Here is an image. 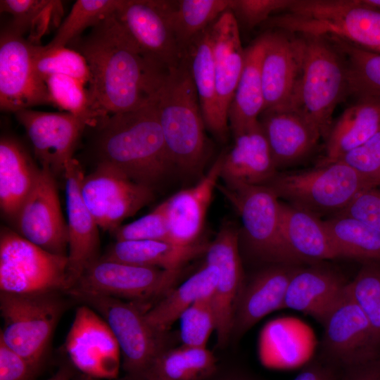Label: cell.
Segmentation results:
<instances>
[{
  "instance_id": "f1b7e54d",
  "label": "cell",
  "mask_w": 380,
  "mask_h": 380,
  "mask_svg": "<svg viewBox=\"0 0 380 380\" xmlns=\"http://www.w3.org/2000/svg\"><path fill=\"white\" fill-rule=\"evenodd\" d=\"M281 232L298 262H317L339 258L324 220L305 210L281 202Z\"/></svg>"
},
{
  "instance_id": "277c9868",
  "label": "cell",
  "mask_w": 380,
  "mask_h": 380,
  "mask_svg": "<svg viewBox=\"0 0 380 380\" xmlns=\"http://www.w3.org/2000/svg\"><path fill=\"white\" fill-rule=\"evenodd\" d=\"M266 25L300 35L337 38L369 51L380 47V12L360 0H292Z\"/></svg>"
},
{
  "instance_id": "7dc6e473",
  "label": "cell",
  "mask_w": 380,
  "mask_h": 380,
  "mask_svg": "<svg viewBox=\"0 0 380 380\" xmlns=\"http://www.w3.org/2000/svg\"><path fill=\"white\" fill-rule=\"evenodd\" d=\"M292 0H231L229 10L248 27L253 28L270 19L272 13L287 11Z\"/></svg>"
},
{
  "instance_id": "4316f807",
  "label": "cell",
  "mask_w": 380,
  "mask_h": 380,
  "mask_svg": "<svg viewBox=\"0 0 380 380\" xmlns=\"http://www.w3.org/2000/svg\"><path fill=\"white\" fill-rule=\"evenodd\" d=\"M298 267L282 264L258 273L239 296L234 319L233 331H247L268 314L284 308L289 281Z\"/></svg>"
},
{
  "instance_id": "60d3db41",
  "label": "cell",
  "mask_w": 380,
  "mask_h": 380,
  "mask_svg": "<svg viewBox=\"0 0 380 380\" xmlns=\"http://www.w3.org/2000/svg\"><path fill=\"white\" fill-rule=\"evenodd\" d=\"M51 104L75 115L90 120L91 127L97 118L91 110L87 88L80 81L65 75H52L44 80Z\"/></svg>"
},
{
  "instance_id": "52a82bcc",
  "label": "cell",
  "mask_w": 380,
  "mask_h": 380,
  "mask_svg": "<svg viewBox=\"0 0 380 380\" xmlns=\"http://www.w3.org/2000/svg\"><path fill=\"white\" fill-rule=\"evenodd\" d=\"M65 294L0 292V341L40 369L55 329L70 303Z\"/></svg>"
},
{
  "instance_id": "9f6ffc18",
  "label": "cell",
  "mask_w": 380,
  "mask_h": 380,
  "mask_svg": "<svg viewBox=\"0 0 380 380\" xmlns=\"http://www.w3.org/2000/svg\"><path fill=\"white\" fill-rule=\"evenodd\" d=\"M115 380H133V379H131L130 377H129V376H125V377H124V378L117 379H115Z\"/></svg>"
},
{
  "instance_id": "4fadbf2b",
  "label": "cell",
  "mask_w": 380,
  "mask_h": 380,
  "mask_svg": "<svg viewBox=\"0 0 380 380\" xmlns=\"http://www.w3.org/2000/svg\"><path fill=\"white\" fill-rule=\"evenodd\" d=\"M175 1L123 0L115 14L151 61L169 69L184 60L172 27Z\"/></svg>"
},
{
  "instance_id": "2e32d148",
  "label": "cell",
  "mask_w": 380,
  "mask_h": 380,
  "mask_svg": "<svg viewBox=\"0 0 380 380\" xmlns=\"http://www.w3.org/2000/svg\"><path fill=\"white\" fill-rule=\"evenodd\" d=\"M72 363L84 373L97 378L115 379L119 372V344L104 319L82 304L76 310L65 341Z\"/></svg>"
},
{
  "instance_id": "ba28073f",
  "label": "cell",
  "mask_w": 380,
  "mask_h": 380,
  "mask_svg": "<svg viewBox=\"0 0 380 380\" xmlns=\"http://www.w3.org/2000/svg\"><path fill=\"white\" fill-rule=\"evenodd\" d=\"M66 294L99 313L107 322L120 348L127 376L139 380L165 350L163 334L147 321V310L138 303L90 293L69 291Z\"/></svg>"
},
{
  "instance_id": "9a60e30c",
  "label": "cell",
  "mask_w": 380,
  "mask_h": 380,
  "mask_svg": "<svg viewBox=\"0 0 380 380\" xmlns=\"http://www.w3.org/2000/svg\"><path fill=\"white\" fill-rule=\"evenodd\" d=\"M18 234L51 253L68 256V229L58 195L56 177L41 168L35 184L14 221Z\"/></svg>"
},
{
  "instance_id": "4dcf8cb0",
  "label": "cell",
  "mask_w": 380,
  "mask_h": 380,
  "mask_svg": "<svg viewBox=\"0 0 380 380\" xmlns=\"http://www.w3.org/2000/svg\"><path fill=\"white\" fill-rule=\"evenodd\" d=\"M210 26L192 41L184 58L187 61L197 91L205 128L224 142L229 127L222 122L217 108Z\"/></svg>"
},
{
  "instance_id": "9c48e42d",
  "label": "cell",
  "mask_w": 380,
  "mask_h": 380,
  "mask_svg": "<svg viewBox=\"0 0 380 380\" xmlns=\"http://www.w3.org/2000/svg\"><path fill=\"white\" fill-rule=\"evenodd\" d=\"M71 288L68 256L48 252L9 228L1 229L0 292L66 293Z\"/></svg>"
},
{
  "instance_id": "f907efd6",
  "label": "cell",
  "mask_w": 380,
  "mask_h": 380,
  "mask_svg": "<svg viewBox=\"0 0 380 380\" xmlns=\"http://www.w3.org/2000/svg\"><path fill=\"white\" fill-rule=\"evenodd\" d=\"M191 368L201 377L207 378L216 369V358L206 346L179 347Z\"/></svg>"
},
{
  "instance_id": "74e56055",
  "label": "cell",
  "mask_w": 380,
  "mask_h": 380,
  "mask_svg": "<svg viewBox=\"0 0 380 380\" xmlns=\"http://www.w3.org/2000/svg\"><path fill=\"white\" fill-rule=\"evenodd\" d=\"M343 53L348 67V94L358 100L380 102V53L331 38Z\"/></svg>"
},
{
  "instance_id": "d4e9b609",
  "label": "cell",
  "mask_w": 380,
  "mask_h": 380,
  "mask_svg": "<svg viewBox=\"0 0 380 380\" xmlns=\"http://www.w3.org/2000/svg\"><path fill=\"white\" fill-rule=\"evenodd\" d=\"M215 63L217 108L227 126L228 111L245 61L238 20L228 10L210 26Z\"/></svg>"
},
{
  "instance_id": "11a10c76",
  "label": "cell",
  "mask_w": 380,
  "mask_h": 380,
  "mask_svg": "<svg viewBox=\"0 0 380 380\" xmlns=\"http://www.w3.org/2000/svg\"><path fill=\"white\" fill-rule=\"evenodd\" d=\"M360 1L363 5L380 12V0H360Z\"/></svg>"
},
{
  "instance_id": "3957f363",
  "label": "cell",
  "mask_w": 380,
  "mask_h": 380,
  "mask_svg": "<svg viewBox=\"0 0 380 380\" xmlns=\"http://www.w3.org/2000/svg\"><path fill=\"white\" fill-rule=\"evenodd\" d=\"M153 101L175 170L186 175L201 172L208 154L205 126L185 58L170 70Z\"/></svg>"
},
{
  "instance_id": "ac0fdd59",
  "label": "cell",
  "mask_w": 380,
  "mask_h": 380,
  "mask_svg": "<svg viewBox=\"0 0 380 380\" xmlns=\"http://www.w3.org/2000/svg\"><path fill=\"white\" fill-rule=\"evenodd\" d=\"M263 36L265 49L261 64L263 111L291 108L302 74L303 37L281 30L266 32Z\"/></svg>"
},
{
  "instance_id": "e575fe53",
  "label": "cell",
  "mask_w": 380,
  "mask_h": 380,
  "mask_svg": "<svg viewBox=\"0 0 380 380\" xmlns=\"http://www.w3.org/2000/svg\"><path fill=\"white\" fill-rule=\"evenodd\" d=\"M201 248L200 246L182 247L163 241H115L101 258L138 266L180 270Z\"/></svg>"
},
{
  "instance_id": "f35d334b",
  "label": "cell",
  "mask_w": 380,
  "mask_h": 380,
  "mask_svg": "<svg viewBox=\"0 0 380 380\" xmlns=\"http://www.w3.org/2000/svg\"><path fill=\"white\" fill-rule=\"evenodd\" d=\"M123 0H77L61 22L54 37L47 47L67 46L82 36L87 28H92L116 13Z\"/></svg>"
},
{
  "instance_id": "ee69618b",
  "label": "cell",
  "mask_w": 380,
  "mask_h": 380,
  "mask_svg": "<svg viewBox=\"0 0 380 380\" xmlns=\"http://www.w3.org/2000/svg\"><path fill=\"white\" fill-rule=\"evenodd\" d=\"M111 233L116 241L151 240L171 243L167 200L150 213L129 224L120 225Z\"/></svg>"
},
{
  "instance_id": "7402d4cb",
  "label": "cell",
  "mask_w": 380,
  "mask_h": 380,
  "mask_svg": "<svg viewBox=\"0 0 380 380\" xmlns=\"http://www.w3.org/2000/svg\"><path fill=\"white\" fill-rule=\"evenodd\" d=\"M317 346L312 327L295 317H281L267 322L258 341L260 362L266 368L288 370L299 368L312 357Z\"/></svg>"
},
{
  "instance_id": "7c38bea8",
  "label": "cell",
  "mask_w": 380,
  "mask_h": 380,
  "mask_svg": "<svg viewBox=\"0 0 380 380\" xmlns=\"http://www.w3.org/2000/svg\"><path fill=\"white\" fill-rule=\"evenodd\" d=\"M81 194L98 226L112 232L152 201L154 189L132 181L111 165L99 163L83 177Z\"/></svg>"
},
{
  "instance_id": "7a4b0ae2",
  "label": "cell",
  "mask_w": 380,
  "mask_h": 380,
  "mask_svg": "<svg viewBox=\"0 0 380 380\" xmlns=\"http://www.w3.org/2000/svg\"><path fill=\"white\" fill-rule=\"evenodd\" d=\"M91 127L98 163L115 167L132 181L155 189L175 170L153 101L104 117Z\"/></svg>"
},
{
  "instance_id": "c3c4849f",
  "label": "cell",
  "mask_w": 380,
  "mask_h": 380,
  "mask_svg": "<svg viewBox=\"0 0 380 380\" xmlns=\"http://www.w3.org/2000/svg\"><path fill=\"white\" fill-rule=\"evenodd\" d=\"M338 213L355 217L380 232V186L362 191Z\"/></svg>"
},
{
  "instance_id": "bcb514c9",
  "label": "cell",
  "mask_w": 380,
  "mask_h": 380,
  "mask_svg": "<svg viewBox=\"0 0 380 380\" xmlns=\"http://www.w3.org/2000/svg\"><path fill=\"white\" fill-rule=\"evenodd\" d=\"M340 160L354 168L376 187L380 186V130Z\"/></svg>"
},
{
  "instance_id": "6da1fadb",
  "label": "cell",
  "mask_w": 380,
  "mask_h": 380,
  "mask_svg": "<svg viewBox=\"0 0 380 380\" xmlns=\"http://www.w3.org/2000/svg\"><path fill=\"white\" fill-rule=\"evenodd\" d=\"M67 46L88 63L87 92L98 120L151 102L171 70L146 57L115 13Z\"/></svg>"
},
{
  "instance_id": "30bf717a",
  "label": "cell",
  "mask_w": 380,
  "mask_h": 380,
  "mask_svg": "<svg viewBox=\"0 0 380 380\" xmlns=\"http://www.w3.org/2000/svg\"><path fill=\"white\" fill-rule=\"evenodd\" d=\"M217 188L239 215L247 241L259 257L268 261L298 262L283 239L280 227L281 201L266 185L236 184Z\"/></svg>"
},
{
  "instance_id": "44dd1931",
  "label": "cell",
  "mask_w": 380,
  "mask_h": 380,
  "mask_svg": "<svg viewBox=\"0 0 380 380\" xmlns=\"http://www.w3.org/2000/svg\"><path fill=\"white\" fill-rule=\"evenodd\" d=\"M322 324L327 348L334 357L345 363L366 362L379 342L367 316L348 291L347 285Z\"/></svg>"
},
{
  "instance_id": "cb8c5ba5",
  "label": "cell",
  "mask_w": 380,
  "mask_h": 380,
  "mask_svg": "<svg viewBox=\"0 0 380 380\" xmlns=\"http://www.w3.org/2000/svg\"><path fill=\"white\" fill-rule=\"evenodd\" d=\"M260 115L259 122L277 170L305 159L322 137L318 128L293 108L267 110Z\"/></svg>"
},
{
  "instance_id": "603a6c76",
  "label": "cell",
  "mask_w": 380,
  "mask_h": 380,
  "mask_svg": "<svg viewBox=\"0 0 380 380\" xmlns=\"http://www.w3.org/2000/svg\"><path fill=\"white\" fill-rule=\"evenodd\" d=\"M225 151H222L201 180L167 199L171 243L182 247L199 246L213 192L220 178Z\"/></svg>"
},
{
  "instance_id": "836d02e7",
  "label": "cell",
  "mask_w": 380,
  "mask_h": 380,
  "mask_svg": "<svg viewBox=\"0 0 380 380\" xmlns=\"http://www.w3.org/2000/svg\"><path fill=\"white\" fill-rule=\"evenodd\" d=\"M219 277L217 267L205 265L177 288L168 291L145 313L148 323L165 334L182 314L198 300L213 294Z\"/></svg>"
},
{
  "instance_id": "d590c367",
  "label": "cell",
  "mask_w": 380,
  "mask_h": 380,
  "mask_svg": "<svg viewBox=\"0 0 380 380\" xmlns=\"http://www.w3.org/2000/svg\"><path fill=\"white\" fill-rule=\"evenodd\" d=\"M339 255L360 260H380V232L350 215L338 213L324 220Z\"/></svg>"
},
{
  "instance_id": "ffe728a7",
  "label": "cell",
  "mask_w": 380,
  "mask_h": 380,
  "mask_svg": "<svg viewBox=\"0 0 380 380\" xmlns=\"http://www.w3.org/2000/svg\"><path fill=\"white\" fill-rule=\"evenodd\" d=\"M63 177L69 237L68 274L72 288L84 270L101 257L99 227L82 197L84 175L75 158L67 165Z\"/></svg>"
},
{
  "instance_id": "1f68e13d",
  "label": "cell",
  "mask_w": 380,
  "mask_h": 380,
  "mask_svg": "<svg viewBox=\"0 0 380 380\" xmlns=\"http://www.w3.org/2000/svg\"><path fill=\"white\" fill-rule=\"evenodd\" d=\"M265 49L263 34L245 49L242 73L228 111V122L235 136L259 121L265 101L261 64Z\"/></svg>"
},
{
  "instance_id": "8fae6325",
  "label": "cell",
  "mask_w": 380,
  "mask_h": 380,
  "mask_svg": "<svg viewBox=\"0 0 380 380\" xmlns=\"http://www.w3.org/2000/svg\"><path fill=\"white\" fill-rule=\"evenodd\" d=\"M179 271L134 265L100 257L84 270L69 291L110 296L145 307L147 302L160 299L172 289Z\"/></svg>"
},
{
  "instance_id": "5bb4252c",
  "label": "cell",
  "mask_w": 380,
  "mask_h": 380,
  "mask_svg": "<svg viewBox=\"0 0 380 380\" xmlns=\"http://www.w3.org/2000/svg\"><path fill=\"white\" fill-rule=\"evenodd\" d=\"M14 113L27 132L41 168L56 178L63 175L84 130L91 125L90 120L66 112L25 109Z\"/></svg>"
},
{
  "instance_id": "e0dca14e",
  "label": "cell",
  "mask_w": 380,
  "mask_h": 380,
  "mask_svg": "<svg viewBox=\"0 0 380 380\" xmlns=\"http://www.w3.org/2000/svg\"><path fill=\"white\" fill-rule=\"evenodd\" d=\"M32 46L9 27L0 37V108L15 113L51 104L45 83L36 75Z\"/></svg>"
},
{
  "instance_id": "d6a6232c",
  "label": "cell",
  "mask_w": 380,
  "mask_h": 380,
  "mask_svg": "<svg viewBox=\"0 0 380 380\" xmlns=\"http://www.w3.org/2000/svg\"><path fill=\"white\" fill-rule=\"evenodd\" d=\"M380 130V102L360 99L333 123L326 138L325 158L320 164L340 160Z\"/></svg>"
},
{
  "instance_id": "8992f818",
  "label": "cell",
  "mask_w": 380,
  "mask_h": 380,
  "mask_svg": "<svg viewBox=\"0 0 380 380\" xmlns=\"http://www.w3.org/2000/svg\"><path fill=\"white\" fill-rule=\"evenodd\" d=\"M265 185L279 200L318 217L341 212L360 193L376 187L341 160L307 170L278 172Z\"/></svg>"
},
{
  "instance_id": "f6af8a7d",
  "label": "cell",
  "mask_w": 380,
  "mask_h": 380,
  "mask_svg": "<svg viewBox=\"0 0 380 380\" xmlns=\"http://www.w3.org/2000/svg\"><path fill=\"white\" fill-rule=\"evenodd\" d=\"M139 380H203L179 347L162 351Z\"/></svg>"
},
{
  "instance_id": "5b68a950",
  "label": "cell",
  "mask_w": 380,
  "mask_h": 380,
  "mask_svg": "<svg viewBox=\"0 0 380 380\" xmlns=\"http://www.w3.org/2000/svg\"><path fill=\"white\" fill-rule=\"evenodd\" d=\"M302 36V74L291 108L313 123L326 139L333 125L334 110L348 95L346 60L328 37Z\"/></svg>"
},
{
  "instance_id": "f546056e",
  "label": "cell",
  "mask_w": 380,
  "mask_h": 380,
  "mask_svg": "<svg viewBox=\"0 0 380 380\" xmlns=\"http://www.w3.org/2000/svg\"><path fill=\"white\" fill-rule=\"evenodd\" d=\"M40 168L15 139L0 140V207L3 214L15 221L31 192Z\"/></svg>"
},
{
  "instance_id": "83f0119b",
  "label": "cell",
  "mask_w": 380,
  "mask_h": 380,
  "mask_svg": "<svg viewBox=\"0 0 380 380\" xmlns=\"http://www.w3.org/2000/svg\"><path fill=\"white\" fill-rule=\"evenodd\" d=\"M346 285L343 278L330 269L298 267L288 285L284 308L303 312L323 324Z\"/></svg>"
},
{
  "instance_id": "d6986e66",
  "label": "cell",
  "mask_w": 380,
  "mask_h": 380,
  "mask_svg": "<svg viewBox=\"0 0 380 380\" xmlns=\"http://www.w3.org/2000/svg\"><path fill=\"white\" fill-rule=\"evenodd\" d=\"M238 242L237 229L229 223L224 224L205 251V263L215 265L219 270L211 300L220 347L227 344L233 332L235 311L244 286Z\"/></svg>"
},
{
  "instance_id": "8d00e7d4",
  "label": "cell",
  "mask_w": 380,
  "mask_h": 380,
  "mask_svg": "<svg viewBox=\"0 0 380 380\" xmlns=\"http://www.w3.org/2000/svg\"><path fill=\"white\" fill-rule=\"evenodd\" d=\"M231 0L175 1L172 27L184 58L192 41L229 10Z\"/></svg>"
},
{
  "instance_id": "7bdbcfd3",
  "label": "cell",
  "mask_w": 380,
  "mask_h": 380,
  "mask_svg": "<svg viewBox=\"0 0 380 380\" xmlns=\"http://www.w3.org/2000/svg\"><path fill=\"white\" fill-rule=\"evenodd\" d=\"M179 319L182 345L206 346L216 327L211 296L196 301L182 314Z\"/></svg>"
},
{
  "instance_id": "816d5d0a",
  "label": "cell",
  "mask_w": 380,
  "mask_h": 380,
  "mask_svg": "<svg viewBox=\"0 0 380 380\" xmlns=\"http://www.w3.org/2000/svg\"><path fill=\"white\" fill-rule=\"evenodd\" d=\"M346 380H380V362L369 365L355 371Z\"/></svg>"
},
{
  "instance_id": "6f0895ef",
  "label": "cell",
  "mask_w": 380,
  "mask_h": 380,
  "mask_svg": "<svg viewBox=\"0 0 380 380\" xmlns=\"http://www.w3.org/2000/svg\"><path fill=\"white\" fill-rule=\"evenodd\" d=\"M374 51V52H376V53H380V47L374 49V51Z\"/></svg>"
},
{
  "instance_id": "ab89813d",
  "label": "cell",
  "mask_w": 380,
  "mask_h": 380,
  "mask_svg": "<svg viewBox=\"0 0 380 380\" xmlns=\"http://www.w3.org/2000/svg\"><path fill=\"white\" fill-rule=\"evenodd\" d=\"M32 63L37 76L44 82L52 75L69 76L87 86L91 80L85 58L68 46L47 47L33 44Z\"/></svg>"
},
{
  "instance_id": "b9f144b4",
  "label": "cell",
  "mask_w": 380,
  "mask_h": 380,
  "mask_svg": "<svg viewBox=\"0 0 380 380\" xmlns=\"http://www.w3.org/2000/svg\"><path fill=\"white\" fill-rule=\"evenodd\" d=\"M347 289L367 316L374 334L380 341V267L364 266Z\"/></svg>"
},
{
  "instance_id": "484cf974",
  "label": "cell",
  "mask_w": 380,
  "mask_h": 380,
  "mask_svg": "<svg viewBox=\"0 0 380 380\" xmlns=\"http://www.w3.org/2000/svg\"><path fill=\"white\" fill-rule=\"evenodd\" d=\"M225 152L220 178L224 185H265L278 172L260 122L234 136Z\"/></svg>"
},
{
  "instance_id": "db71d44e",
  "label": "cell",
  "mask_w": 380,
  "mask_h": 380,
  "mask_svg": "<svg viewBox=\"0 0 380 380\" xmlns=\"http://www.w3.org/2000/svg\"><path fill=\"white\" fill-rule=\"evenodd\" d=\"M71 370L68 367L61 368L53 376L47 380H70Z\"/></svg>"
},
{
  "instance_id": "681fc988",
  "label": "cell",
  "mask_w": 380,
  "mask_h": 380,
  "mask_svg": "<svg viewBox=\"0 0 380 380\" xmlns=\"http://www.w3.org/2000/svg\"><path fill=\"white\" fill-rule=\"evenodd\" d=\"M39 370L0 341V380H32Z\"/></svg>"
},
{
  "instance_id": "f5cc1de1",
  "label": "cell",
  "mask_w": 380,
  "mask_h": 380,
  "mask_svg": "<svg viewBox=\"0 0 380 380\" xmlns=\"http://www.w3.org/2000/svg\"><path fill=\"white\" fill-rule=\"evenodd\" d=\"M293 380H332V376L329 371L315 366L303 370Z\"/></svg>"
}]
</instances>
